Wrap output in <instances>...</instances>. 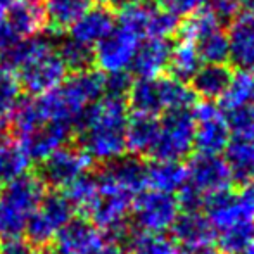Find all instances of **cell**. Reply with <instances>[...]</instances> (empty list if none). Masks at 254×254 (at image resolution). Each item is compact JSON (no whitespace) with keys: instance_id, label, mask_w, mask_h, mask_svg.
Wrapping results in <instances>:
<instances>
[{"instance_id":"cell-1","label":"cell","mask_w":254,"mask_h":254,"mask_svg":"<svg viewBox=\"0 0 254 254\" xmlns=\"http://www.w3.org/2000/svg\"><path fill=\"white\" fill-rule=\"evenodd\" d=\"M127 99L104 94L85 109L76 125L78 147L90 159L111 163L127 152Z\"/></svg>"},{"instance_id":"cell-2","label":"cell","mask_w":254,"mask_h":254,"mask_svg":"<svg viewBox=\"0 0 254 254\" xmlns=\"http://www.w3.org/2000/svg\"><path fill=\"white\" fill-rule=\"evenodd\" d=\"M3 57L5 67L14 74L19 88L33 97L47 94L66 80V64L61 59L57 45L47 38L23 40Z\"/></svg>"},{"instance_id":"cell-3","label":"cell","mask_w":254,"mask_h":254,"mask_svg":"<svg viewBox=\"0 0 254 254\" xmlns=\"http://www.w3.org/2000/svg\"><path fill=\"white\" fill-rule=\"evenodd\" d=\"M45 189L37 175L28 173L3 185L0 190V241L24 234L30 218L47 194Z\"/></svg>"},{"instance_id":"cell-4","label":"cell","mask_w":254,"mask_h":254,"mask_svg":"<svg viewBox=\"0 0 254 254\" xmlns=\"http://www.w3.org/2000/svg\"><path fill=\"white\" fill-rule=\"evenodd\" d=\"M195 120L190 109L166 111L159 120V135L151 156L154 159L182 161L194 149Z\"/></svg>"},{"instance_id":"cell-5","label":"cell","mask_w":254,"mask_h":254,"mask_svg":"<svg viewBox=\"0 0 254 254\" xmlns=\"http://www.w3.org/2000/svg\"><path fill=\"white\" fill-rule=\"evenodd\" d=\"M73 216L74 207L67 201L66 194L57 190L45 194L26 225V230H24L26 239L31 242L33 248L35 246L44 248V246L51 244L57 232Z\"/></svg>"},{"instance_id":"cell-6","label":"cell","mask_w":254,"mask_h":254,"mask_svg":"<svg viewBox=\"0 0 254 254\" xmlns=\"http://www.w3.org/2000/svg\"><path fill=\"white\" fill-rule=\"evenodd\" d=\"M131 218L138 230L164 234L180 214V204L173 194L159 190H142L131 202Z\"/></svg>"},{"instance_id":"cell-7","label":"cell","mask_w":254,"mask_h":254,"mask_svg":"<svg viewBox=\"0 0 254 254\" xmlns=\"http://www.w3.org/2000/svg\"><path fill=\"white\" fill-rule=\"evenodd\" d=\"M95 180L99 190L135 199L147 187V164L137 156H121L106 163Z\"/></svg>"},{"instance_id":"cell-8","label":"cell","mask_w":254,"mask_h":254,"mask_svg":"<svg viewBox=\"0 0 254 254\" xmlns=\"http://www.w3.org/2000/svg\"><path fill=\"white\" fill-rule=\"evenodd\" d=\"M92 166H94V161L80 147L64 145L49 157H45L44 161H40L37 177L45 187L59 190V189H66L67 185H71L81 175L90 173Z\"/></svg>"},{"instance_id":"cell-9","label":"cell","mask_w":254,"mask_h":254,"mask_svg":"<svg viewBox=\"0 0 254 254\" xmlns=\"http://www.w3.org/2000/svg\"><path fill=\"white\" fill-rule=\"evenodd\" d=\"M187 182L194 190H197L204 199L209 195L230 190L234 177L227 161L220 154H201L194 156L185 166Z\"/></svg>"},{"instance_id":"cell-10","label":"cell","mask_w":254,"mask_h":254,"mask_svg":"<svg viewBox=\"0 0 254 254\" xmlns=\"http://www.w3.org/2000/svg\"><path fill=\"white\" fill-rule=\"evenodd\" d=\"M194 147L201 154H220L225 151L232 131L221 113L220 106L213 101H202L194 106Z\"/></svg>"},{"instance_id":"cell-11","label":"cell","mask_w":254,"mask_h":254,"mask_svg":"<svg viewBox=\"0 0 254 254\" xmlns=\"http://www.w3.org/2000/svg\"><path fill=\"white\" fill-rule=\"evenodd\" d=\"M140 42L137 35L116 24L114 30L94 47V63L104 74L128 73Z\"/></svg>"},{"instance_id":"cell-12","label":"cell","mask_w":254,"mask_h":254,"mask_svg":"<svg viewBox=\"0 0 254 254\" xmlns=\"http://www.w3.org/2000/svg\"><path fill=\"white\" fill-rule=\"evenodd\" d=\"M228 61L239 69H254V10L241 9L227 30Z\"/></svg>"},{"instance_id":"cell-13","label":"cell","mask_w":254,"mask_h":254,"mask_svg":"<svg viewBox=\"0 0 254 254\" xmlns=\"http://www.w3.org/2000/svg\"><path fill=\"white\" fill-rule=\"evenodd\" d=\"M74 128L64 123H44L23 135H17V140L23 145L24 152L31 161H44L57 149L64 147L69 142Z\"/></svg>"},{"instance_id":"cell-14","label":"cell","mask_w":254,"mask_h":254,"mask_svg":"<svg viewBox=\"0 0 254 254\" xmlns=\"http://www.w3.org/2000/svg\"><path fill=\"white\" fill-rule=\"evenodd\" d=\"M102 241V232L87 216H73L52 242L59 254H88Z\"/></svg>"},{"instance_id":"cell-15","label":"cell","mask_w":254,"mask_h":254,"mask_svg":"<svg viewBox=\"0 0 254 254\" xmlns=\"http://www.w3.org/2000/svg\"><path fill=\"white\" fill-rule=\"evenodd\" d=\"M173 232V241L187 251H199L209 248L214 241V230L206 214L197 211H184L177 216L170 228Z\"/></svg>"},{"instance_id":"cell-16","label":"cell","mask_w":254,"mask_h":254,"mask_svg":"<svg viewBox=\"0 0 254 254\" xmlns=\"http://www.w3.org/2000/svg\"><path fill=\"white\" fill-rule=\"evenodd\" d=\"M114 26H116V17L107 7H90L69 28V38L94 49L114 30Z\"/></svg>"},{"instance_id":"cell-17","label":"cell","mask_w":254,"mask_h":254,"mask_svg":"<svg viewBox=\"0 0 254 254\" xmlns=\"http://www.w3.org/2000/svg\"><path fill=\"white\" fill-rule=\"evenodd\" d=\"M171 42L168 38H144L138 44L130 69L137 78H157L168 69Z\"/></svg>"},{"instance_id":"cell-18","label":"cell","mask_w":254,"mask_h":254,"mask_svg":"<svg viewBox=\"0 0 254 254\" xmlns=\"http://www.w3.org/2000/svg\"><path fill=\"white\" fill-rule=\"evenodd\" d=\"M3 17L17 42L38 37V33L47 26L44 9L38 2L31 0H16Z\"/></svg>"},{"instance_id":"cell-19","label":"cell","mask_w":254,"mask_h":254,"mask_svg":"<svg viewBox=\"0 0 254 254\" xmlns=\"http://www.w3.org/2000/svg\"><path fill=\"white\" fill-rule=\"evenodd\" d=\"M225 161L234 180H254V133H234L225 147Z\"/></svg>"},{"instance_id":"cell-20","label":"cell","mask_w":254,"mask_h":254,"mask_svg":"<svg viewBox=\"0 0 254 254\" xmlns=\"http://www.w3.org/2000/svg\"><path fill=\"white\" fill-rule=\"evenodd\" d=\"M159 135V118L152 114L133 113L128 116L127 130H125V140H127V151H131L135 156L149 154Z\"/></svg>"},{"instance_id":"cell-21","label":"cell","mask_w":254,"mask_h":254,"mask_svg":"<svg viewBox=\"0 0 254 254\" xmlns=\"http://www.w3.org/2000/svg\"><path fill=\"white\" fill-rule=\"evenodd\" d=\"M234 76L227 64H202L192 76V90L202 101H220Z\"/></svg>"},{"instance_id":"cell-22","label":"cell","mask_w":254,"mask_h":254,"mask_svg":"<svg viewBox=\"0 0 254 254\" xmlns=\"http://www.w3.org/2000/svg\"><path fill=\"white\" fill-rule=\"evenodd\" d=\"M161 76L137 78L135 81H131V87L128 90L127 99L130 107L133 109V113L152 114V116H159L161 113H164Z\"/></svg>"},{"instance_id":"cell-23","label":"cell","mask_w":254,"mask_h":254,"mask_svg":"<svg viewBox=\"0 0 254 254\" xmlns=\"http://www.w3.org/2000/svg\"><path fill=\"white\" fill-rule=\"evenodd\" d=\"M187 182V171L180 161L154 159L147 164V187L152 190L175 194Z\"/></svg>"},{"instance_id":"cell-24","label":"cell","mask_w":254,"mask_h":254,"mask_svg":"<svg viewBox=\"0 0 254 254\" xmlns=\"http://www.w3.org/2000/svg\"><path fill=\"white\" fill-rule=\"evenodd\" d=\"M31 159L17 138L0 137V187L28 173Z\"/></svg>"},{"instance_id":"cell-25","label":"cell","mask_w":254,"mask_h":254,"mask_svg":"<svg viewBox=\"0 0 254 254\" xmlns=\"http://www.w3.org/2000/svg\"><path fill=\"white\" fill-rule=\"evenodd\" d=\"M92 7V0H45V19L56 31H66Z\"/></svg>"},{"instance_id":"cell-26","label":"cell","mask_w":254,"mask_h":254,"mask_svg":"<svg viewBox=\"0 0 254 254\" xmlns=\"http://www.w3.org/2000/svg\"><path fill=\"white\" fill-rule=\"evenodd\" d=\"M201 66L202 61L194 42L178 38L177 44H171L170 63H168V71L171 73V76L189 83Z\"/></svg>"},{"instance_id":"cell-27","label":"cell","mask_w":254,"mask_h":254,"mask_svg":"<svg viewBox=\"0 0 254 254\" xmlns=\"http://www.w3.org/2000/svg\"><path fill=\"white\" fill-rule=\"evenodd\" d=\"M157 5L145 2H130L121 9L120 16L116 19V24L125 30L131 31L137 35L140 40L144 38H151L152 33V23L154 16H156Z\"/></svg>"},{"instance_id":"cell-28","label":"cell","mask_w":254,"mask_h":254,"mask_svg":"<svg viewBox=\"0 0 254 254\" xmlns=\"http://www.w3.org/2000/svg\"><path fill=\"white\" fill-rule=\"evenodd\" d=\"M128 254H189V251L164 234L138 230L128 241Z\"/></svg>"},{"instance_id":"cell-29","label":"cell","mask_w":254,"mask_h":254,"mask_svg":"<svg viewBox=\"0 0 254 254\" xmlns=\"http://www.w3.org/2000/svg\"><path fill=\"white\" fill-rule=\"evenodd\" d=\"M251 99H254V74L251 71L239 69V73L232 76L223 97L220 99V109L221 113H227L249 102Z\"/></svg>"},{"instance_id":"cell-30","label":"cell","mask_w":254,"mask_h":254,"mask_svg":"<svg viewBox=\"0 0 254 254\" xmlns=\"http://www.w3.org/2000/svg\"><path fill=\"white\" fill-rule=\"evenodd\" d=\"M202 64H227L228 61V37L221 28L202 35L194 42Z\"/></svg>"},{"instance_id":"cell-31","label":"cell","mask_w":254,"mask_h":254,"mask_svg":"<svg viewBox=\"0 0 254 254\" xmlns=\"http://www.w3.org/2000/svg\"><path fill=\"white\" fill-rule=\"evenodd\" d=\"M66 197L74 207V211H80L81 216H87L90 207L94 206L97 199V180L95 175L87 173L66 187Z\"/></svg>"},{"instance_id":"cell-32","label":"cell","mask_w":254,"mask_h":254,"mask_svg":"<svg viewBox=\"0 0 254 254\" xmlns=\"http://www.w3.org/2000/svg\"><path fill=\"white\" fill-rule=\"evenodd\" d=\"M218 249L223 254H237L254 242V220L242 221L235 227L214 235Z\"/></svg>"},{"instance_id":"cell-33","label":"cell","mask_w":254,"mask_h":254,"mask_svg":"<svg viewBox=\"0 0 254 254\" xmlns=\"http://www.w3.org/2000/svg\"><path fill=\"white\" fill-rule=\"evenodd\" d=\"M61 59L64 61L67 69L71 71H83L88 69L90 64L94 63V49L87 47V45L78 44L73 38H66L57 45Z\"/></svg>"},{"instance_id":"cell-34","label":"cell","mask_w":254,"mask_h":254,"mask_svg":"<svg viewBox=\"0 0 254 254\" xmlns=\"http://www.w3.org/2000/svg\"><path fill=\"white\" fill-rule=\"evenodd\" d=\"M19 92L21 88L12 73L0 81V131L12 123L14 111L19 104Z\"/></svg>"},{"instance_id":"cell-35","label":"cell","mask_w":254,"mask_h":254,"mask_svg":"<svg viewBox=\"0 0 254 254\" xmlns=\"http://www.w3.org/2000/svg\"><path fill=\"white\" fill-rule=\"evenodd\" d=\"M232 133H254V99L223 113Z\"/></svg>"},{"instance_id":"cell-36","label":"cell","mask_w":254,"mask_h":254,"mask_svg":"<svg viewBox=\"0 0 254 254\" xmlns=\"http://www.w3.org/2000/svg\"><path fill=\"white\" fill-rule=\"evenodd\" d=\"M207 0H159V7L177 16L178 19L190 16L192 12L206 5Z\"/></svg>"},{"instance_id":"cell-37","label":"cell","mask_w":254,"mask_h":254,"mask_svg":"<svg viewBox=\"0 0 254 254\" xmlns=\"http://www.w3.org/2000/svg\"><path fill=\"white\" fill-rule=\"evenodd\" d=\"M130 87H131V78L128 73L106 74V94L107 95L127 99Z\"/></svg>"},{"instance_id":"cell-38","label":"cell","mask_w":254,"mask_h":254,"mask_svg":"<svg viewBox=\"0 0 254 254\" xmlns=\"http://www.w3.org/2000/svg\"><path fill=\"white\" fill-rule=\"evenodd\" d=\"M33 246L26 237H9L0 241V254H33Z\"/></svg>"},{"instance_id":"cell-39","label":"cell","mask_w":254,"mask_h":254,"mask_svg":"<svg viewBox=\"0 0 254 254\" xmlns=\"http://www.w3.org/2000/svg\"><path fill=\"white\" fill-rule=\"evenodd\" d=\"M16 44L17 40L10 31V28L7 26L5 17H0V56H5Z\"/></svg>"},{"instance_id":"cell-40","label":"cell","mask_w":254,"mask_h":254,"mask_svg":"<svg viewBox=\"0 0 254 254\" xmlns=\"http://www.w3.org/2000/svg\"><path fill=\"white\" fill-rule=\"evenodd\" d=\"M239 197V201L244 204V207L251 214H254V180L244 182L241 187V190L235 194Z\"/></svg>"},{"instance_id":"cell-41","label":"cell","mask_w":254,"mask_h":254,"mask_svg":"<svg viewBox=\"0 0 254 254\" xmlns=\"http://www.w3.org/2000/svg\"><path fill=\"white\" fill-rule=\"evenodd\" d=\"M88 254H128V253L118 244V241H111V239L106 241V239H104L101 244L92 249Z\"/></svg>"},{"instance_id":"cell-42","label":"cell","mask_w":254,"mask_h":254,"mask_svg":"<svg viewBox=\"0 0 254 254\" xmlns=\"http://www.w3.org/2000/svg\"><path fill=\"white\" fill-rule=\"evenodd\" d=\"M16 2V0H0V17L5 16V12L10 9V5Z\"/></svg>"},{"instance_id":"cell-43","label":"cell","mask_w":254,"mask_h":254,"mask_svg":"<svg viewBox=\"0 0 254 254\" xmlns=\"http://www.w3.org/2000/svg\"><path fill=\"white\" fill-rule=\"evenodd\" d=\"M92 2H95L97 5H101V7H113V5H118V3H121L123 0H92Z\"/></svg>"},{"instance_id":"cell-44","label":"cell","mask_w":254,"mask_h":254,"mask_svg":"<svg viewBox=\"0 0 254 254\" xmlns=\"http://www.w3.org/2000/svg\"><path fill=\"white\" fill-rule=\"evenodd\" d=\"M241 9L254 10V0H241Z\"/></svg>"},{"instance_id":"cell-45","label":"cell","mask_w":254,"mask_h":254,"mask_svg":"<svg viewBox=\"0 0 254 254\" xmlns=\"http://www.w3.org/2000/svg\"><path fill=\"white\" fill-rule=\"evenodd\" d=\"M195 254H223L220 249H213V248H204V249H199Z\"/></svg>"},{"instance_id":"cell-46","label":"cell","mask_w":254,"mask_h":254,"mask_svg":"<svg viewBox=\"0 0 254 254\" xmlns=\"http://www.w3.org/2000/svg\"><path fill=\"white\" fill-rule=\"evenodd\" d=\"M9 73H10V71H9V69H7V67H5V64H0V81H2L3 78H5V76H7V74H9Z\"/></svg>"},{"instance_id":"cell-47","label":"cell","mask_w":254,"mask_h":254,"mask_svg":"<svg viewBox=\"0 0 254 254\" xmlns=\"http://www.w3.org/2000/svg\"><path fill=\"white\" fill-rule=\"evenodd\" d=\"M237 254H254V242L251 246H248L246 249H242L241 253H237Z\"/></svg>"},{"instance_id":"cell-48","label":"cell","mask_w":254,"mask_h":254,"mask_svg":"<svg viewBox=\"0 0 254 254\" xmlns=\"http://www.w3.org/2000/svg\"><path fill=\"white\" fill-rule=\"evenodd\" d=\"M33 254H54V253H49V251H40V253H33ZM59 254V253H57Z\"/></svg>"},{"instance_id":"cell-49","label":"cell","mask_w":254,"mask_h":254,"mask_svg":"<svg viewBox=\"0 0 254 254\" xmlns=\"http://www.w3.org/2000/svg\"><path fill=\"white\" fill-rule=\"evenodd\" d=\"M128 2H145V0H128Z\"/></svg>"},{"instance_id":"cell-50","label":"cell","mask_w":254,"mask_h":254,"mask_svg":"<svg viewBox=\"0 0 254 254\" xmlns=\"http://www.w3.org/2000/svg\"><path fill=\"white\" fill-rule=\"evenodd\" d=\"M31 2H44V0H31Z\"/></svg>"},{"instance_id":"cell-51","label":"cell","mask_w":254,"mask_h":254,"mask_svg":"<svg viewBox=\"0 0 254 254\" xmlns=\"http://www.w3.org/2000/svg\"><path fill=\"white\" fill-rule=\"evenodd\" d=\"M239 2H241V0H239Z\"/></svg>"}]
</instances>
